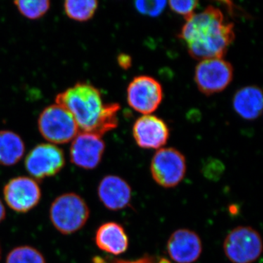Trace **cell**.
<instances>
[{
  "mask_svg": "<svg viewBox=\"0 0 263 263\" xmlns=\"http://www.w3.org/2000/svg\"><path fill=\"white\" fill-rule=\"evenodd\" d=\"M234 24L227 22L221 10L209 6L186 20L179 37L195 60L223 58L235 40Z\"/></svg>",
  "mask_w": 263,
  "mask_h": 263,
  "instance_id": "obj_1",
  "label": "cell"
},
{
  "mask_svg": "<svg viewBox=\"0 0 263 263\" xmlns=\"http://www.w3.org/2000/svg\"><path fill=\"white\" fill-rule=\"evenodd\" d=\"M65 164L63 151L52 143H41L34 147L25 159L27 172L38 180L55 176Z\"/></svg>",
  "mask_w": 263,
  "mask_h": 263,
  "instance_id": "obj_9",
  "label": "cell"
},
{
  "mask_svg": "<svg viewBox=\"0 0 263 263\" xmlns=\"http://www.w3.org/2000/svg\"><path fill=\"white\" fill-rule=\"evenodd\" d=\"M117 60L119 66H120L122 68L124 69V70H127V69H129V67H131L132 59L129 55L122 53V54L118 57Z\"/></svg>",
  "mask_w": 263,
  "mask_h": 263,
  "instance_id": "obj_24",
  "label": "cell"
},
{
  "mask_svg": "<svg viewBox=\"0 0 263 263\" xmlns=\"http://www.w3.org/2000/svg\"><path fill=\"white\" fill-rule=\"evenodd\" d=\"M64 8L69 18L78 22H86L95 15L98 8V2L96 0H67Z\"/></svg>",
  "mask_w": 263,
  "mask_h": 263,
  "instance_id": "obj_18",
  "label": "cell"
},
{
  "mask_svg": "<svg viewBox=\"0 0 263 263\" xmlns=\"http://www.w3.org/2000/svg\"><path fill=\"white\" fill-rule=\"evenodd\" d=\"M170 257L176 263H193L200 258L202 243L200 236L189 229L176 230L167 243Z\"/></svg>",
  "mask_w": 263,
  "mask_h": 263,
  "instance_id": "obj_13",
  "label": "cell"
},
{
  "mask_svg": "<svg viewBox=\"0 0 263 263\" xmlns=\"http://www.w3.org/2000/svg\"><path fill=\"white\" fill-rule=\"evenodd\" d=\"M94 263H157L155 257L145 254L141 258L136 260H124V259L116 258H103V257H95Z\"/></svg>",
  "mask_w": 263,
  "mask_h": 263,
  "instance_id": "obj_23",
  "label": "cell"
},
{
  "mask_svg": "<svg viewBox=\"0 0 263 263\" xmlns=\"http://www.w3.org/2000/svg\"><path fill=\"white\" fill-rule=\"evenodd\" d=\"M5 216H6V212H5V206L3 202L0 200V223L4 220Z\"/></svg>",
  "mask_w": 263,
  "mask_h": 263,
  "instance_id": "obj_25",
  "label": "cell"
},
{
  "mask_svg": "<svg viewBox=\"0 0 263 263\" xmlns=\"http://www.w3.org/2000/svg\"><path fill=\"white\" fill-rule=\"evenodd\" d=\"M133 134L141 148L159 149L168 141L170 131L162 119L150 114L137 119L133 125Z\"/></svg>",
  "mask_w": 263,
  "mask_h": 263,
  "instance_id": "obj_12",
  "label": "cell"
},
{
  "mask_svg": "<svg viewBox=\"0 0 263 263\" xmlns=\"http://www.w3.org/2000/svg\"><path fill=\"white\" fill-rule=\"evenodd\" d=\"M38 129L45 139L54 145L72 141L80 132L72 116L57 104L43 110L38 119Z\"/></svg>",
  "mask_w": 263,
  "mask_h": 263,
  "instance_id": "obj_4",
  "label": "cell"
},
{
  "mask_svg": "<svg viewBox=\"0 0 263 263\" xmlns=\"http://www.w3.org/2000/svg\"><path fill=\"white\" fill-rule=\"evenodd\" d=\"M52 224L63 235H70L84 228L90 216L86 201L75 193L57 197L50 208Z\"/></svg>",
  "mask_w": 263,
  "mask_h": 263,
  "instance_id": "obj_3",
  "label": "cell"
},
{
  "mask_svg": "<svg viewBox=\"0 0 263 263\" xmlns=\"http://www.w3.org/2000/svg\"><path fill=\"white\" fill-rule=\"evenodd\" d=\"M170 8L177 13L182 15L183 18L188 20L195 14V10L196 9L197 5H198V1L191 0V1H170Z\"/></svg>",
  "mask_w": 263,
  "mask_h": 263,
  "instance_id": "obj_22",
  "label": "cell"
},
{
  "mask_svg": "<svg viewBox=\"0 0 263 263\" xmlns=\"http://www.w3.org/2000/svg\"><path fill=\"white\" fill-rule=\"evenodd\" d=\"M25 145L18 134L10 130L0 131V164L12 166L22 160Z\"/></svg>",
  "mask_w": 263,
  "mask_h": 263,
  "instance_id": "obj_17",
  "label": "cell"
},
{
  "mask_svg": "<svg viewBox=\"0 0 263 263\" xmlns=\"http://www.w3.org/2000/svg\"><path fill=\"white\" fill-rule=\"evenodd\" d=\"M6 263H46L43 254L32 247L22 246L10 251Z\"/></svg>",
  "mask_w": 263,
  "mask_h": 263,
  "instance_id": "obj_20",
  "label": "cell"
},
{
  "mask_svg": "<svg viewBox=\"0 0 263 263\" xmlns=\"http://www.w3.org/2000/svg\"><path fill=\"white\" fill-rule=\"evenodd\" d=\"M14 4L18 11L29 19L41 18L47 13L51 6L48 0H17Z\"/></svg>",
  "mask_w": 263,
  "mask_h": 263,
  "instance_id": "obj_19",
  "label": "cell"
},
{
  "mask_svg": "<svg viewBox=\"0 0 263 263\" xmlns=\"http://www.w3.org/2000/svg\"><path fill=\"white\" fill-rule=\"evenodd\" d=\"M223 249L230 262L253 263L262 254V238L251 227H237L227 235Z\"/></svg>",
  "mask_w": 263,
  "mask_h": 263,
  "instance_id": "obj_5",
  "label": "cell"
},
{
  "mask_svg": "<svg viewBox=\"0 0 263 263\" xmlns=\"http://www.w3.org/2000/svg\"><path fill=\"white\" fill-rule=\"evenodd\" d=\"M98 194L100 201L108 210H122L130 203L131 186L118 176H105L99 183Z\"/></svg>",
  "mask_w": 263,
  "mask_h": 263,
  "instance_id": "obj_14",
  "label": "cell"
},
{
  "mask_svg": "<svg viewBox=\"0 0 263 263\" xmlns=\"http://www.w3.org/2000/svg\"><path fill=\"white\" fill-rule=\"evenodd\" d=\"M150 170L157 184L164 188H174L182 181L186 174V158L176 148H160L152 158Z\"/></svg>",
  "mask_w": 263,
  "mask_h": 263,
  "instance_id": "obj_6",
  "label": "cell"
},
{
  "mask_svg": "<svg viewBox=\"0 0 263 263\" xmlns=\"http://www.w3.org/2000/svg\"><path fill=\"white\" fill-rule=\"evenodd\" d=\"M41 190L35 180L18 176L10 180L3 190L8 206L18 213H26L34 209L41 199Z\"/></svg>",
  "mask_w": 263,
  "mask_h": 263,
  "instance_id": "obj_10",
  "label": "cell"
},
{
  "mask_svg": "<svg viewBox=\"0 0 263 263\" xmlns=\"http://www.w3.org/2000/svg\"><path fill=\"white\" fill-rule=\"evenodd\" d=\"M0 258H1V249H0Z\"/></svg>",
  "mask_w": 263,
  "mask_h": 263,
  "instance_id": "obj_26",
  "label": "cell"
},
{
  "mask_svg": "<svg viewBox=\"0 0 263 263\" xmlns=\"http://www.w3.org/2000/svg\"><path fill=\"white\" fill-rule=\"evenodd\" d=\"M167 2L156 0V1H137L135 3L136 10L141 14L151 17L159 16L165 8Z\"/></svg>",
  "mask_w": 263,
  "mask_h": 263,
  "instance_id": "obj_21",
  "label": "cell"
},
{
  "mask_svg": "<svg viewBox=\"0 0 263 263\" xmlns=\"http://www.w3.org/2000/svg\"><path fill=\"white\" fill-rule=\"evenodd\" d=\"M233 108L246 120H254L262 113V90L255 86H249L236 91L233 100Z\"/></svg>",
  "mask_w": 263,
  "mask_h": 263,
  "instance_id": "obj_16",
  "label": "cell"
},
{
  "mask_svg": "<svg viewBox=\"0 0 263 263\" xmlns=\"http://www.w3.org/2000/svg\"><path fill=\"white\" fill-rule=\"evenodd\" d=\"M95 239L100 250L114 255L124 253L129 247V238L125 230L120 224L114 221L99 227Z\"/></svg>",
  "mask_w": 263,
  "mask_h": 263,
  "instance_id": "obj_15",
  "label": "cell"
},
{
  "mask_svg": "<svg viewBox=\"0 0 263 263\" xmlns=\"http://www.w3.org/2000/svg\"><path fill=\"white\" fill-rule=\"evenodd\" d=\"M163 99L162 87L158 81L148 76H139L129 83L127 100L133 110L150 115L159 108Z\"/></svg>",
  "mask_w": 263,
  "mask_h": 263,
  "instance_id": "obj_8",
  "label": "cell"
},
{
  "mask_svg": "<svg viewBox=\"0 0 263 263\" xmlns=\"http://www.w3.org/2000/svg\"><path fill=\"white\" fill-rule=\"evenodd\" d=\"M56 104L72 116L80 132L102 137L117 127L120 105L103 103L101 93L92 85L78 83L57 95Z\"/></svg>",
  "mask_w": 263,
  "mask_h": 263,
  "instance_id": "obj_2",
  "label": "cell"
},
{
  "mask_svg": "<svg viewBox=\"0 0 263 263\" xmlns=\"http://www.w3.org/2000/svg\"><path fill=\"white\" fill-rule=\"evenodd\" d=\"M105 149V142L101 136L79 132L71 144V162L81 168L94 170L101 162Z\"/></svg>",
  "mask_w": 263,
  "mask_h": 263,
  "instance_id": "obj_11",
  "label": "cell"
},
{
  "mask_svg": "<svg viewBox=\"0 0 263 263\" xmlns=\"http://www.w3.org/2000/svg\"><path fill=\"white\" fill-rule=\"evenodd\" d=\"M233 79V66L223 58L202 60L195 68L194 77L199 91L207 96L224 91Z\"/></svg>",
  "mask_w": 263,
  "mask_h": 263,
  "instance_id": "obj_7",
  "label": "cell"
}]
</instances>
